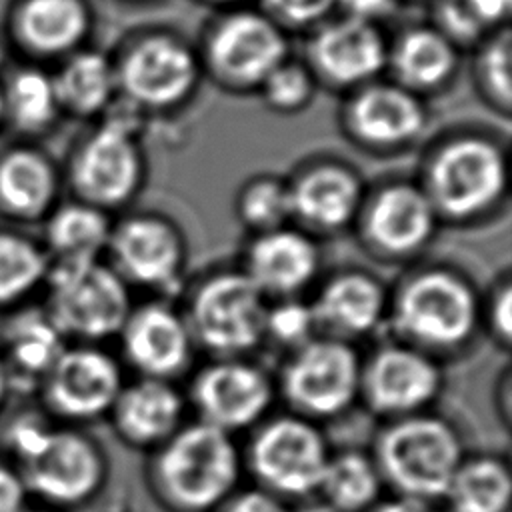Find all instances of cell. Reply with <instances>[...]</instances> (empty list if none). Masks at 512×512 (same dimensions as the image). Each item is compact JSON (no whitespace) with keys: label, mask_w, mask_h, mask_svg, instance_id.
Segmentation results:
<instances>
[{"label":"cell","mask_w":512,"mask_h":512,"mask_svg":"<svg viewBox=\"0 0 512 512\" xmlns=\"http://www.w3.org/2000/svg\"><path fill=\"white\" fill-rule=\"evenodd\" d=\"M398 4L400 0H336V12L380 24L398 8Z\"/></svg>","instance_id":"f6af8a7d"},{"label":"cell","mask_w":512,"mask_h":512,"mask_svg":"<svg viewBox=\"0 0 512 512\" xmlns=\"http://www.w3.org/2000/svg\"><path fill=\"white\" fill-rule=\"evenodd\" d=\"M116 338L124 360L144 378L172 380L190 366L194 340L184 314L164 302L132 308Z\"/></svg>","instance_id":"603a6c76"},{"label":"cell","mask_w":512,"mask_h":512,"mask_svg":"<svg viewBox=\"0 0 512 512\" xmlns=\"http://www.w3.org/2000/svg\"><path fill=\"white\" fill-rule=\"evenodd\" d=\"M14 398L12 394V386H10V378H8V372H6V366L0 358V416L4 414L6 406L10 404V400Z\"/></svg>","instance_id":"c3c4849f"},{"label":"cell","mask_w":512,"mask_h":512,"mask_svg":"<svg viewBox=\"0 0 512 512\" xmlns=\"http://www.w3.org/2000/svg\"><path fill=\"white\" fill-rule=\"evenodd\" d=\"M382 484L372 456L360 450H342L330 452L318 492L340 512H360L376 502Z\"/></svg>","instance_id":"836d02e7"},{"label":"cell","mask_w":512,"mask_h":512,"mask_svg":"<svg viewBox=\"0 0 512 512\" xmlns=\"http://www.w3.org/2000/svg\"><path fill=\"white\" fill-rule=\"evenodd\" d=\"M18 470L32 502L66 512L90 502L102 488L106 456L98 440L80 426L56 424Z\"/></svg>","instance_id":"7c38bea8"},{"label":"cell","mask_w":512,"mask_h":512,"mask_svg":"<svg viewBox=\"0 0 512 512\" xmlns=\"http://www.w3.org/2000/svg\"><path fill=\"white\" fill-rule=\"evenodd\" d=\"M202 74L230 94H254L290 54V34L258 6H228L204 26L196 44Z\"/></svg>","instance_id":"5b68a950"},{"label":"cell","mask_w":512,"mask_h":512,"mask_svg":"<svg viewBox=\"0 0 512 512\" xmlns=\"http://www.w3.org/2000/svg\"><path fill=\"white\" fill-rule=\"evenodd\" d=\"M242 454L234 436L202 420L182 424L154 448L150 478L160 498L176 510L204 512L236 488Z\"/></svg>","instance_id":"277c9868"},{"label":"cell","mask_w":512,"mask_h":512,"mask_svg":"<svg viewBox=\"0 0 512 512\" xmlns=\"http://www.w3.org/2000/svg\"><path fill=\"white\" fill-rule=\"evenodd\" d=\"M4 128H10L18 140H30L52 132L60 122L54 76L42 64L28 62L0 78Z\"/></svg>","instance_id":"4dcf8cb0"},{"label":"cell","mask_w":512,"mask_h":512,"mask_svg":"<svg viewBox=\"0 0 512 512\" xmlns=\"http://www.w3.org/2000/svg\"><path fill=\"white\" fill-rule=\"evenodd\" d=\"M122 364L102 344L68 342L36 390V404L58 424L108 416L124 386Z\"/></svg>","instance_id":"8fae6325"},{"label":"cell","mask_w":512,"mask_h":512,"mask_svg":"<svg viewBox=\"0 0 512 512\" xmlns=\"http://www.w3.org/2000/svg\"><path fill=\"white\" fill-rule=\"evenodd\" d=\"M310 306L318 332L352 342L386 322L388 294L376 276L346 270L324 280Z\"/></svg>","instance_id":"d4e9b609"},{"label":"cell","mask_w":512,"mask_h":512,"mask_svg":"<svg viewBox=\"0 0 512 512\" xmlns=\"http://www.w3.org/2000/svg\"><path fill=\"white\" fill-rule=\"evenodd\" d=\"M438 214L418 182L392 180L364 196L358 234L374 256L400 262L420 254L436 234Z\"/></svg>","instance_id":"2e32d148"},{"label":"cell","mask_w":512,"mask_h":512,"mask_svg":"<svg viewBox=\"0 0 512 512\" xmlns=\"http://www.w3.org/2000/svg\"><path fill=\"white\" fill-rule=\"evenodd\" d=\"M6 60H8V50H6L4 42H0V78H2V72H4V66H6Z\"/></svg>","instance_id":"816d5d0a"},{"label":"cell","mask_w":512,"mask_h":512,"mask_svg":"<svg viewBox=\"0 0 512 512\" xmlns=\"http://www.w3.org/2000/svg\"><path fill=\"white\" fill-rule=\"evenodd\" d=\"M286 184L290 220L308 234H334L352 226L366 196L358 172L340 160L310 162Z\"/></svg>","instance_id":"ffe728a7"},{"label":"cell","mask_w":512,"mask_h":512,"mask_svg":"<svg viewBox=\"0 0 512 512\" xmlns=\"http://www.w3.org/2000/svg\"><path fill=\"white\" fill-rule=\"evenodd\" d=\"M56 424L38 404L14 410L0 422V458L18 468L38 452Z\"/></svg>","instance_id":"74e56055"},{"label":"cell","mask_w":512,"mask_h":512,"mask_svg":"<svg viewBox=\"0 0 512 512\" xmlns=\"http://www.w3.org/2000/svg\"><path fill=\"white\" fill-rule=\"evenodd\" d=\"M372 458L382 482L400 496L434 502L444 498L466 454L458 430L448 420L418 412L388 420Z\"/></svg>","instance_id":"8992f818"},{"label":"cell","mask_w":512,"mask_h":512,"mask_svg":"<svg viewBox=\"0 0 512 512\" xmlns=\"http://www.w3.org/2000/svg\"><path fill=\"white\" fill-rule=\"evenodd\" d=\"M198 4H204V6H210L214 10H222V8H228V6H236V4H242L244 0H196Z\"/></svg>","instance_id":"681fc988"},{"label":"cell","mask_w":512,"mask_h":512,"mask_svg":"<svg viewBox=\"0 0 512 512\" xmlns=\"http://www.w3.org/2000/svg\"><path fill=\"white\" fill-rule=\"evenodd\" d=\"M240 270L268 302L298 298L318 276L320 250L312 234L282 226L254 234Z\"/></svg>","instance_id":"cb8c5ba5"},{"label":"cell","mask_w":512,"mask_h":512,"mask_svg":"<svg viewBox=\"0 0 512 512\" xmlns=\"http://www.w3.org/2000/svg\"><path fill=\"white\" fill-rule=\"evenodd\" d=\"M472 50V82L480 100L502 118H508L512 112L510 24L488 32Z\"/></svg>","instance_id":"e575fe53"},{"label":"cell","mask_w":512,"mask_h":512,"mask_svg":"<svg viewBox=\"0 0 512 512\" xmlns=\"http://www.w3.org/2000/svg\"><path fill=\"white\" fill-rule=\"evenodd\" d=\"M386 320L400 342L436 358L474 338L482 324V302L466 276L430 266L400 282L388 300Z\"/></svg>","instance_id":"6da1fadb"},{"label":"cell","mask_w":512,"mask_h":512,"mask_svg":"<svg viewBox=\"0 0 512 512\" xmlns=\"http://www.w3.org/2000/svg\"><path fill=\"white\" fill-rule=\"evenodd\" d=\"M106 264L130 286L174 290L186 264V242L162 214L138 212L112 222Z\"/></svg>","instance_id":"e0dca14e"},{"label":"cell","mask_w":512,"mask_h":512,"mask_svg":"<svg viewBox=\"0 0 512 512\" xmlns=\"http://www.w3.org/2000/svg\"><path fill=\"white\" fill-rule=\"evenodd\" d=\"M452 512H508L512 476L494 456L464 458L444 494Z\"/></svg>","instance_id":"d6a6232c"},{"label":"cell","mask_w":512,"mask_h":512,"mask_svg":"<svg viewBox=\"0 0 512 512\" xmlns=\"http://www.w3.org/2000/svg\"><path fill=\"white\" fill-rule=\"evenodd\" d=\"M30 502L20 470L0 458V512H22Z\"/></svg>","instance_id":"7bdbcfd3"},{"label":"cell","mask_w":512,"mask_h":512,"mask_svg":"<svg viewBox=\"0 0 512 512\" xmlns=\"http://www.w3.org/2000/svg\"><path fill=\"white\" fill-rule=\"evenodd\" d=\"M68 342L40 304H26L2 316L0 358L14 396H36V390Z\"/></svg>","instance_id":"4316f807"},{"label":"cell","mask_w":512,"mask_h":512,"mask_svg":"<svg viewBox=\"0 0 512 512\" xmlns=\"http://www.w3.org/2000/svg\"><path fill=\"white\" fill-rule=\"evenodd\" d=\"M466 2L472 6V10L490 30L508 24L512 0H466Z\"/></svg>","instance_id":"bcb514c9"},{"label":"cell","mask_w":512,"mask_h":512,"mask_svg":"<svg viewBox=\"0 0 512 512\" xmlns=\"http://www.w3.org/2000/svg\"><path fill=\"white\" fill-rule=\"evenodd\" d=\"M4 128V114H2V92H0V130Z\"/></svg>","instance_id":"f5cc1de1"},{"label":"cell","mask_w":512,"mask_h":512,"mask_svg":"<svg viewBox=\"0 0 512 512\" xmlns=\"http://www.w3.org/2000/svg\"><path fill=\"white\" fill-rule=\"evenodd\" d=\"M462 50L430 22L412 24L388 40L386 72L402 88L426 98L452 84Z\"/></svg>","instance_id":"83f0119b"},{"label":"cell","mask_w":512,"mask_h":512,"mask_svg":"<svg viewBox=\"0 0 512 512\" xmlns=\"http://www.w3.org/2000/svg\"><path fill=\"white\" fill-rule=\"evenodd\" d=\"M328 456L320 428L298 414L260 422L248 446V466L260 486L290 498L318 492Z\"/></svg>","instance_id":"4fadbf2b"},{"label":"cell","mask_w":512,"mask_h":512,"mask_svg":"<svg viewBox=\"0 0 512 512\" xmlns=\"http://www.w3.org/2000/svg\"><path fill=\"white\" fill-rule=\"evenodd\" d=\"M274 382L264 368L244 358H214L192 382L188 400L198 420L234 436L262 422L274 400Z\"/></svg>","instance_id":"ac0fdd59"},{"label":"cell","mask_w":512,"mask_h":512,"mask_svg":"<svg viewBox=\"0 0 512 512\" xmlns=\"http://www.w3.org/2000/svg\"><path fill=\"white\" fill-rule=\"evenodd\" d=\"M40 242L50 266H72L102 260L110 232V212L76 198L60 200L40 222Z\"/></svg>","instance_id":"f1b7e54d"},{"label":"cell","mask_w":512,"mask_h":512,"mask_svg":"<svg viewBox=\"0 0 512 512\" xmlns=\"http://www.w3.org/2000/svg\"><path fill=\"white\" fill-rule=\"evenodd\" d=\"M438 220L476 222L492 214L508 192L504 146L484 132H456L428 154L420 180Z\"/></svg>","instance_id":"3957f363"},{"label":"cell","mask_w":512,"mask_h":512,"mask_svg":"<svg viewBox=\"0 0 512 512\" xmlns=\"http://www.w3.org/2000/svg\"><path fill=\"white\" fill-rule=\"evenodd\" d=\"M256 6L288 34L308 32L336 14V0H256Z\"/></svg>","instance_id":"60d3db41"},{"label":"cell","mask_w":512,"mask_h":512,"mask_svg":"<svg viewBox=\"0 0 512 512\" xmlns=\"http://www.w3.org/2000/svg\"><path fill=\"white\" fill-rule=\"evenodd\" d=\"M306 34L302 60L318 86L346 94L386 72L388 38L376 22L336 12Z\"/></svg>","instance_id":"5bb4252c"},{"label":"cell","mask_w":512,"mask_h":512,"mask_svg":"<svg viewBox=\"0 0 512 512\" xmlns=\"http://www.w3.org/2000/svg\"><path fill=\"white\" fill-rule=\"evenodd\" d=\"M318 82L302 58L288 56L260 84L258 92L266 108L276 114H298L310 106Z\"/></svg>","instance_id":"8d00e7d4"},{"label":"cell","mask_w":512,"mask_h":512,"mask_svg":"<svg viewBox=\"0 0 512 512\" xmlns=\"http://www.w3.org/2000/svg\"><path fill=\"white\" fill-rule=\"evenodd\" d=\"M372 512H436V508L432 506V502L398 496L394 500H388V502L376 506Z\"/></svg>","instance_id":"7dc6e473"},{"label":"cell","mask_w":512,"mask_h":512,"mask_svg":"<svg viewBox=\"0 0 512 512\" xmlns=\"http://www.w3.org/2000/svg\"><path fill=\"white\" fill-rule=\"evenodd\" d=\"M316 320L310 302L300 298H282L268 302L264 320V340H272L276 346L296 350L304 342L316 336Z\"/></svg>","instance_id":"f35d334b"},{"label":"cell","mask_w":512,"mask_h":512,"mask_svg":"<svg viewBox=\"0 0 512 512\" xmlns=\"http://www.w3.org/2000/svg\"><path fill=\"white\" fill-rule=\"evenodd\" d=\"M236 216L252 232L262 234L286 226L290 198L286 180L262 174L246 180L236 194Z\"/></svg>","instance_id":"d590c367"},{"label":"cell","mask_w":512,"mask_h":512,"mask_svg":"<svg viewBox=\"0 0 512 512\" xmlns=\"http://www.w3.org/2000/svg\"><path fill=\"white\" fill-rule=\"evenodd\" d=\"M186 398L160 378H136L124 384L108 418L116 436L134 448H158L184 424Z\"/></svg>","instance_id":"484cf974"},{"label":"cell","mask_w":512,"mask_h":512,"mask_svg":"<svg viewBox=\"0 0 512 512\" xmlns=\"http://www.w3.org/2000/svg\"><path fill=\"white\" fill-rule=\"evenodd\" d=\"M428 124L424 98L390 78H376L344 94L340 128L358 148L374 154L402 152Z\"/></svg>","instance_id":"9a60e30c"},{"label":"cell","mask_w":512,"mask_h":512,"mask_svg":"<svg viewBox=\"0 0 512 512\" xmlns=\"http://www.w3.org/2000/svg\"><path fill=\"white\" fill-rule=\"evenodd\" d=\"M440 390L438 360L400 340L380 346L362 362L360 398L374 414L388 420L426 412Z\"/></svg>","instance_id":"d6986e66"},{"label":"cell","mask_w":512,"mask_h":512,"mask_svg":"<svg viewBox=\"0 0 512 512\" xmlns=\"http://www.w3.org/2000/svg\"><path fill=\"white\" fill-rule=\"evenodd\" d=\"M112 58L118 98L142 114L184 106L204 78L196 46L162 28L128 36Z\"/></svg>","instance_id":"52a82bcc"},{"label":"cell","mask_w":512,"mask_h":512,"mask_svg":"<svg viewBox=\"0 0 512 512\" xmlns=\"http://www.w3.org/2000/svg\"><path fill=\"white\" fill-rule=\"evenodd\" d=\"M52 76L64 116L98 120L118 100L112 54L90 44L62 58Z\"/></svg>","instance_id":"f546056e"},{"label":"cell","mask_w":512,"mask_h":512,"mask_svg":"<svg viewBox=\"0 0 512 512\" xmlns=\"http://www.w3.org/2000/svg\"><path fill=\"white\" fill-rule=\"evenodd\" d=\"M142 114L116 100L72 146L62 180L72 198L106 212L126 206L142 188L146 162L140 146Z\"/></svg>","instance_id":"7a4b0ae2"},{"label":"cell","mask_w":512,"mask_h":512,"mask_svg":"<svg viewBox=\"0 0 512 512\" xmlns=\"http://www.w3.org/2000/svg\"><path fill=\"white\" fill-rule=\"evenodd\" d=\"M62 166L36 142L16 140L0 148V222L40 224L62 200Z\"/></svg>","instance_id":"7402d4cb"},{"label":"cell","mask_w":512,"mask_h":512,"mask_svg":"<svg viewBox=\"0 0 512 512\" xmlns=\"http://www.w3.org/2000/svg\"><path fill=\"white\" fill-rule=\"evenodd\" d=\"M22 512H62V510H56V508H50V506H44V504L30 502Z\"/></svg>","instance_id":"f907efd6"},{"label":"cell","mask_w":512,"mask_h":512,"mask_svg":"<svg viewBox=\"0 0 512 512\" xmlns=\"http://www.w3.org/2000/svg\"><path fill=\"white\" fill-rule=\"evenodd\" d=\"M482 322L486 324L492 340L504 348L512 340V286L510 280H500L490 298L482 304Z\"/></svg>","instance_id":"b9f144b4"},{"label":"cell","mask_w":512,"mask_h":512,"mask_svg":"<svg viewBox=\"0 0 512 512\" xmlns=\"http://www.w3.org/2000/svg\"><path fill=\"white\" fill-rule=\"evenodd\" d=\"M430 24L460 50L474 48L492 32L466 0H430Z\"/></svg>","instance_id":"ab89813d"},{"label":"cell","mask_w":512,"mask_h":512,"mask_svg":"<svg viewBox=\"0 0 512 512\" xmlns=\"http://www.w3.org/2000/svg\"><path fill=\"white\" fill-rule=\"evenodd\" d=\"M94 30L90 0H14L6 16L10 44L32 62H60L88 46Z\"/></svg>","instance_id":"44dd1931"},{"label":"cell","mask_w":512,"mask_h":512,"mask_svg":"<svg viewBox=\"0 0 512 512\" xmlns=\"http://www.w3.org/2000/svg\"><path fill=\"white\" fill-rule=\"evenodd\" d=\"M428 2H430V0H428Z\"/></svg>","instance_id":"db71d44e"},{"label":"cell","mask_w":512,"mask_h":512,"mask_svg":"<svg viewBox=\"0 0 512 512\" xmlns=\"http://www.w3.org/2000/svg\"><path fill=\"white\" fill-rule=\"evenodd\" d=\"M222 512H288V508L282 504L280 496L264 488H254L228 496Z\"/></svg>","instance_id":"ee69618b"},{"label":"cell","mask_w":512,"mask_h":512,"mask_svg":"<svg viewBox=\"0 0 512 512\" xmlns=\"http://www.w3.org/2000/svg\"><path fill=\"white\" fill-rule=\"evenodd\" d=\"M268 300L242 270L216 272L190 294L184 320L212 358H244L264 342Z\"/></svg>","instance_id":"9c48e42d"},{"label":"cell","mask_w":512,"mask_h":512,"mask_svg":"<svg viewBox=\"0 0 512 512\" xmlns=\"http://www.w3.org/2000/svg\"><path fill=\"white\" fill-rule=\"evenodd\" d=\"M50 272L48 254L38 236L0 222V316L42 294Z\"/></svg>","instance_id":"1f68e13d"},{"label":"cell","mask_w":512,"mask_h":512,"mask_svg":"<svg viewBox=\"0 0 512 512\" xmlns=\"http://www.w3.org/2000/svg\"><path fill=\"white\" fill-rule=\"evenodd\" d=\"M40 306L66 342L86 344L116 338L132 310L128 284L104 260L50 266Z\"/></svg>","instance_id":"ba28073f"},{"label":"cell","mask_w":512,"mask_h":512,"mask_svg":"<svg viewBox=\"0 0 512 512\" xmlns=\"http://www.w3.org/2000/svg\"><path fill=\"white\" fill-rule=\"evenodd\" d=\"M360 372L352 342L316 334L290 352L278 384L294 414L318 422L344 414L360 398Z\"/></svg>","instance_id":"30bf717a"}]
</instances>
